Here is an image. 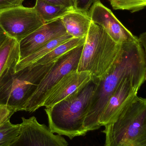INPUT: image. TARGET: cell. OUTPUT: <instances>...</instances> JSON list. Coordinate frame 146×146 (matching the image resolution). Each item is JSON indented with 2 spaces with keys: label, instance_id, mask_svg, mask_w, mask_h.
<instances>
[{
  "label": "cell",
  "instance_id": "cell-19",
  "mask_svg": "<svg viewBox=\"0 0 146 146\" xmlns=\"http://www.w3.org/2000/svg\"><path fill=\"white\" fill-rule=\"evenodd\" d=\"M115 10H127L131 13L146 8V0H109Z\"/></svg>",
  "mask_w": 146,
  "mask_h": 146
},
{
  "label": "cell",
  "instance_id": "cell-1",
  "mask_svg": "<svg viewBox=\"0 0 146 146\" xmlns=\"http://www.w3.org/2000/svg\"><path fill=\"white\" fill-rule=\"evenodd\" d=\"M127 78L144 83L146 80V58L139 41L123 44L121 54L110 72L96 83L92 103L84 121L86 132L98 129L99 120L109 99Z\"/></svg>",
  "mask_w": 146,
  "mask_h": 146
},
{
  "label": "cell",
  "instance_id": "cell-18",
  "mask_svg": "<svg viewBox=\"0 0 146 146\" xmlns=\"http://www.w3.org/2000/svg\"><path fill=\"white\" fill-rule=\"evenodd\" d=\"M10 119L0 124V146H12L19 135L20 124H13Z\"/></svg>",
  "mask_w": 146,
  "mask_h": 146
},
{
  "label": "cell",
  "instance_id": "cell-5",
  "mask_svg": "<svg viewBox=\"0 0 146 146\" xmlns=\"http://www.w3.org/2000/svg\"><path fill=\"white\" fill-rule=\"evenodd\" d=\"M104 127V146H146V98L137 95Z\"/></svg>",
  "mask_w": 146,
  "mask_h": 146
},
{
  "label": "cell",
  "instance_id": "cell-21",
  "mask_svg": "<svg viewBox=\"0 0 146 146\" xmlns=\"http://www.w3.org/2000/svg\"><path fill=\"white\" fill-rule=\"evenodd\" d=\"M25 0H0V10L21 6Z\"/></svg>",
  "mask_w": 146,
  "mask_h": 146
},
{
  "label": "cell",
  "instance_id": "cell-10",
  "mask_svg": "<svg viewBox=\"0 0 146 146\" xmlns=\"http://www.w3.org/2000/svg\"><path fill=\"white\" fill-rule=\"evenodd\" d=\"M142 83L130 78L123 80L109 99L99 120L100 127L113 122L137 95Z\"/></svg>",
  "mask_w": 146,
  "mask_h": 146
},
{
  "label": "cell",
  "instance_id": "cell-8",
  "mask_svg": "<svg viewBox=\"0 0 146 146\" xmlns=\"http://www.w3.org/2000/svg\"><path fill=\"white\" fill-rule=\"evenodd\" d=\"M19 138L12 146H68L64 137L54 134L35 117H22Z\"/></svg>",
  "mask_w": 146,
  "mask_h": 146
},
{
  "label": "cell",
  "instance_id": "cell-20",
  "mask_svg": "<svg viewBox=\"0 0 146 146\" xmlns=\"http://www.w3.org/2000/svg\"><path fill=\"white\" fill-rule=\"evenodd\" d=\"M97 0H72L74 8L76 10L88 12L92 5Z\"/></svg>",
  "mask_w": 146,
  "mask_h": 146
},
{
  "label": "cell",
  "instance_id": "cell-2",
  "mask_svg": "<svg viewBox=\"0 0 146 146\" xmlns=\"http://www.w3.org/2000/svg\"><path fill=\"white\" fill-rule=\"evenodd\" d=\"M123 46L114 41L101 26L92 21L77 72H89L92 80L97 83L111 72L121 54Z\"/></svg>",
  "mask_w": 146,
  "mask_h": 146
},
{
  "label": "cell",
  "instance_id": "cell-25",
  "mask_svg": "<svg viewBox=\"0 0 146 146\" xmlns=\"http://www.w3.org/2000/svg\"><path fill=\"white\" fill-rule=\"evenodd\" d=\"M7 37V34L0 27V46L2 44Z\"/></svg>",
  "mask_w": 146,
  "mask_h": 146
},
{
  "label": "cell",
  "instance_id": "cell-13",
  "mask_svg": "<svg viewBox=\"0 0 146 146\" xmlns=\"http://www.w3.org/2000/svg\"><path fill=\"white\" fill-rule=\"evenodd\" d=\"M68 34L73 38L86 36L92 19L88 12L74 9L61 18Z\"/></svg>",
  "mask_w": 146,
  "mask_h": 146
},
{
  "label": "cell",
  "instance_id": "cell-9",
  "mask_svg": "<svg viewBox=\"0 0 146 146\" xmlns=\"http://www.w3.org/2000/svg\"><path fill=\"white\" fill-rule=\"evenodd\" d=\"M92 21L101 26L114 41L123 44L138 41L135 36L114 15L112 11L97 0L89 9Z\"/></svg>",
  "mask_w": 146,
  "mask_h": 146
},
{
  "label": "cell",
  "instance_id": "cell-7",
  "mask_svg": "<svg viewBox=\"0 0 146 146\" xmlns=\"http://www.w3.org/2000/svg\"><path fill=\"white\" fill-rule=\"evenodd\" d=\"M45 24L34 7L20 6L0 10V27L18 42Z\"/></svg>",
  "mask_w": 146,
  "mask_h": 146
},
{
  "label": "cell",
  "instance_id": "cell-15",
  "mask_svg": "<svg viewBox=\"0 0 146 146\" xmlns=\"http://www.w3.org/2000/svg\"><path fill=\"white\" fill-rule=\"evenodd\" d=\"M33 7L45 23L60 19L71 10L74 7L59 6L49 3L42 0H36Z\"/></svg>",
  "mask_w": 146,
  "mask_h": 146
},
{
  "label": "cell",
  "instance_id": "cell-12",
  "mask_svg": "<svg viewBox=\"0 0 146 146\" xmlns=\"http://www.w3.org/2000/svg\"><path fill=\"white\" fill-rule=\"evenodd\" d=\"M92 80L88 72H71L66 75L47 94L42 106L50 108L54 105L74 95Z\"/></svg>",
  "mask_w": 146,
  "mask_h": 146
},
{
  "label": "cell",
  "instance_id": "cell-24",
  "mask_svg": "<svg viewBox=\"0 0 146 146\" xmlns=\"http://www.w3.org/2000/svg\"><path fill=\"white\" fill-rule=\"evenodd\" d=\"M138 41L144 49L146 58V31L139 35L138 37Z\"/></svg>",
  "mask_w": 146,
  "mask_h": 146
},
{
  "label": "cell",
  "instance_id": "cell-3",
  "mask_svg": "<svg viewBox=\"0 0 146 146\" xmlns=\"http://www.w3.org/2000/svg\"><path fill=\"white\" fill-rule=\"evenodd\" d=\"M96 86V83L91 80L74 95L51 108H45L48 127L52 133L67 136L71 140L87 133L83 124Z\"/></svg>",
  "mask_w": 146,
  "mask_h": 146
},
{
  "label": "cell",
  "instance_id": "cell-4",
  "mask_svg": "<svg viewBox=\"0 0 146 146\" xmlns=\"http://www.w3.org/2000/svg\"><path fill=\"white\" fill-rule=\"evenodd\" d=\"M56 61L46 65L28 66L18 71L15 66L18 61L13 62L0 76V106L14 113L25 111L27 103Z\"/></svg>",
  "mask_w": 146,
  "mask_h": 146
},
{
  "label": "cell",
  "instance_id": "cell-17",
  "mask_svg": "<svg viewBox=\"0 0 146 146\" xmlns=\"http://www.w3.org/2000/svg\"><path fill=\"white\" fill-rule=\"evenodd\" d=\"M86 38V37L73 38L67 42L57 46L45 56L30 66L46 65L54 62L75 48L84 44Z\"/></svg>",
  "mask_w": 146,
  "mask_h": 146
},
{
  "label": "cell",
  "instance_id": "cell-11",
  "mask_svg": "<svg viewBox=\"0 0 146 146\" xmlns=\"http://www.w3.org/2000/svg\"><path fill=\"white\" fill-rule=\"evenodd\" d=\"M67 33L61 18L45 23L19 42V61L26 58L50 41Z\"/></svg>",
  "mask_w": 146,
  "mask_h": 146
},
{
  "label": "cell",
  "instance_id": "cell-6",
  "mask_svg": "<svg viewBox=\"0 0 146 146\" xmlns=\"http://www.w3.org/2000/svg\"><path fill=\"white\" fill-rule=\"evenodd\" d=\"M84 44L75 48L56 61L27 103L25 111L34 112L42 107L43 101L49 92L66 75L77 71Z\"/></svg>",
  "mask_w": 146,
  "mask_h": 146
},
{
  "label": "cell",
  "instance_id": "cell-16",
  "mask_svg": "<svg viewBox=\"0 0 146 146\" xmlns=\"http://www.w3.org/2000/svg\"><path fill=\"white\" fill-rule=\"evenodd\" d=\"M19 59V42L8 36L0 46V76L8 67Z\"/></svg>",
  "mask_w": 146,
  "mask_h": 146
},
{
  "label": "cell",
  "instance_id": "cell-23",
  "mask_svg": "<svg viewBox=\"0 0 146 146\" xmlns=\"http://www.w3.org/2000/svg\"><path fill=\"white\" fill-rule=\"evenodd\" d=\"M49 3L59 6H65L67 7H72V4L68 0H42Z\"/></svg>",
  "mask_w": 146,
  "mask_h": 146
},
{
  "label": "cell",
  "instance_id": "cell-14",
  "mask_svg": "<svg viewBox=\"0 0 146 146\" xmlns=\"http://www.w3.org/2000/svg\"><path fill=\"white\" fill-rule=\"evenodd\" d=\"M73 38L71 35L67 33L50 41L26 58L19 61L15 66V71H19L35 63L52 51L55 48L67 42Z\"/></svg>",
  "mask_w": 146,
  "mask_h": 146
},
{
  "label": "cell",
  "instance_id": "cell-26",
  "mask_svg": "<svg viewBox=\"0 0 146 146\" xmlns=\"http://www.w3.org/2000/svg\"><path fill=\"white\" fill-rule=\"evenodd\" d=\"M68 1H69L72 4V0H68Z\"/></svg>",
  "mask_w": 146,
  "mask_h": 146
},
{
  "label": "cell",
  "instance_id": "cell-22",
  "mask_svg": "<svg viewBox=\"0 0 146 146\" xmlns=\"http://www.w3.org/2000/svg\"><path fill=\"white\" fill-rule=\"evenodd\" d=\"M14 114L7 107L0 106V124L9 118H10Z\"/></svg>",
  "mask_w": 146,
  "mask_h": 146
}]
</instances>
